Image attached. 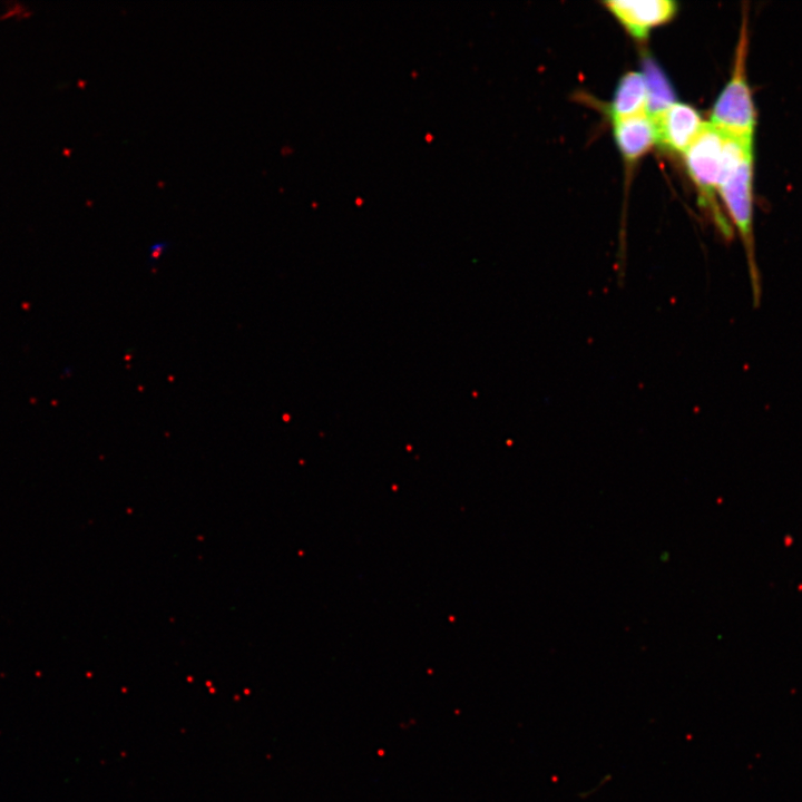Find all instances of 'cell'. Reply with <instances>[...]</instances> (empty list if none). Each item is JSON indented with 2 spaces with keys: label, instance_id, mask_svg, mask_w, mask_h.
<instances>
[{
  "label": "cell",
  "instance_id": "2",
  "mask_svg": "<svg viewBox=\"0 0 802 802\" xmlns=\"http://www.w3.org/2000/svg\"><path fill=\"white\" fill-rule=\"evenodd\" d=\"M742 27L731 78L713 105L710 123L727 136L753 140L756 111L745 71L747 33Z\"/></svg>",
  "mask_w": 802,
  "mask_h": 802
},
{
  "label": "cell",
  "instance_id": "8",
  "mask_svg": "<svg viewBox=\"0 0 802 802\" xmlns=\"http://www.w3.org/2000/svg\"><path fill=\"white\" fill-rule=\"evenodd\" d=\"M643 70L647 90L646 110L653 118L676 102L675 94L668 78L651 57L644 58Z\"/></svg>",
  "mask_w": 802,
  "mask_h": 802
},
{
  "label": "cell",
  "instance_id": "1",
  "mask_svg": "<svg viewBox=\"0 0 802 802\" xmlns=\"http://www.w3.org/2000/svg\"><path fill=\"white\" fill-rule=\"evenodd\" d=\"M718 193L745 247L753 303L757 306L761 277L753 235V140L726 136Z\"/></svg>",
  "mask_w": 802,
  "mask_h": 802
},
{
  "label": "cell",
  "instance_id": "4",
  "mask_svg": "<svg viewBox=\"0 0 802 802\" xmlns=\"http://www.w3.org/2000/svg\"><path fill=\"white\" fill-rule=\"evenodd\" d=\"M605 6L638 39L647 37L653 27L668 21L676 12L671 0H612Z\"/></svg>",
  "mask_w": 802,
  "mask_h": 802
},
{
  "label": "cell",
  "instance_id": "5",
  "mask_svg": "<svg viewBox=\"0 0 802 802\" xmlns=\"http://www.w3.org/2000/svg\"><path fill=\"white\" fill-rule=\"evenodd\" d=\"M652 119L656 141L674 151H685L704 125L696 109L681 102H674Z\"/></svg>",
  "mask_w": 802,
  "mask_h": 802
},
{
  "label": "cell",
  "instance_id": "9",
  "mask_svg": "<svg viewBox=\"0 0 802 802\" xmlns=\"http://www.w3.org/2000/svg\"><path fill=\"white\" fill-rule=\"evenodd\" d=\"M170 243L166 239L153 242L147 250V258L150 265H154L168 251Z\"/></svg>",
  "mask_w": 802,
  "mask_h": 802
},
{
  "label": "cell",
  "instance_id": "3",
  "mask_svg": "<svg viewBox=\"0 0 802 802\" xmlns=\"http://www.w3.org/2000/svg\"><path fill=\"white\" fill-rule=\"evenodd\" d=\"M725 141L726 135L708 121L704 123L696 138L684 151L687 170L698 187L704 203L713 204L720 215L714 197L718 192Z\"/></svg>",
  "mask_w": 802,
  "mask_h": 802
},
{
  "label": "cell",
  "instance_id": "7",
  "mask_svg": "<svg viewBox=\"0 0 802 802\" xmlns=\"http://www.w3.org/2000/svg\"><path fill=\"white\" fill-rule=\"evenodd\" d=\"M647 90L643 74L629 71L622 77L610 107L614 120L647 113Z\"/></svg>",
  "mask_w": 802,
  "mask_h": 802
},
{
  "label": "cell",
  "instance_id": "6",
  "mask_svg": "<svg viewBox=\"0 0 802 802\" xmlns=\"http://www.w3.org/2000/svg\"><path fill=\"white\" fill-rule=\"evenodd\" d=\"M614 135L627 160L639 158L656 141L655 125L647 113L614 120Z\"/></svg>",
  "mask_w": 802,
  "mask_h": 802
}]
</instances>
